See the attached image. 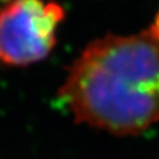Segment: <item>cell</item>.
I'll list each match as a JSON object with an SVG mask.
<instances>
[{
  "instance_id": "3",
  "label": "cell",
  "mask_w": 159,
  "mask_h": 159,
  "mask_svg": "<svg viewBox=\"0 0 159 159\" xmlns=\"http://www.w3.org/2000/svg\"><path fill=\"white\" fill-rule=\"evenodd\" d=\"M155 20H157V21H158V23H159V14H158V15H157V18H155Z\"/></svg>"
},
{
  "instance_id": "2",
  "label": "cell",
  "mask_w": 159,
  "mask_h": 159,
  "mask_svg": "<svg viewBox=\"0 0 159 159\" xmlns=\"http://www.w3.org/2000/svg\"><path fill=\"white\" fill-rule=\"evenodd\" d=\"M64 16L60 5L43 0H13L0 10V63L28 65L44 59L55 45Z\"/></svg>"
},
{
  "instance_id": "1",
  "label": "cell",
  "mask_w": 159,
  "mask_h": 159,
  "mask_svg": "<svg viewBox=\"0 0 159 159\" xmlns=\"http://www.w3.org/2000/svg\"><path fill=\"white\" fill-rule=\"evenodd\" d=\"M59 95L76 122L115 135L139 134L159 123V23L90 43Z\"/></svg>"
}]
</instances>
